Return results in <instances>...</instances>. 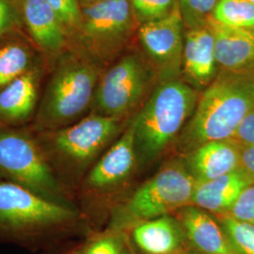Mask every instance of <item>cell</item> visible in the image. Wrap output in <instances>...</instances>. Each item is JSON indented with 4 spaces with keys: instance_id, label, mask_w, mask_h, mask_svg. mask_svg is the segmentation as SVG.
<instances>
[{
    "instance_id": "8992f818",
    "label": "cell",
    "mask_w": 254,
    "mask_h": 254,
    "mask_svg": "<svg viewBox=\"0 0 254 254\" xmlns=\"http://www.w3.org/2000/svg\"><path fill=\"white\" fill-rule=\"evenodd\" d=\"M100 70L94 64L74 60L61 66L46 91L29 128L33 132L56 130L85 117L91 108L100 79Z\"/></svg>"
},
{
    "instance_id": "9a60e30c",
    "label": "cell",
    "mask_w": 254,
    "mask_h": 254,
    "mask_svg": "<svg viewBox=\"0 0 254 254\" xmlns=\"http://www.w3.org/2000/svg\"><path fill=\"white\" fill-rule=\"evenodd\" d=\"M205 25L214 37L218 70H254V29L226 27L211 16Z\"/></svg>"
},
{
    "instance_id": "277c9868",
    "label": "cell",
    "mask_w": 254,
    "mask_h": 254,
    "mask_svg": "<svg viewBox=\"0 0 254 254\" xmlns=\"http://www.w3.org/2000/svg\"><path fill=\"white\" fill-rule=\"evenodd\" d=\"M83 218L75 206L47 200L18 185L0 180V239L22 243L52 239Z\"/></svg>"
},
{
    "instance_id": "3957f363",
    "label": "cell",
    "mask_w": 254,
    "mask_h": 254,
    "mask_svg": "<svg viewBox=\"0 0 254 254\" xmlns=\"http://www.w3.org/2000/svg\"><path fill=\"white\" fill-rule=\"evenodd\" d=\"M200 91L182 77L159 81L141 108L129 120L138 162H154L176 144L190 121Z\"/></svg>"
},
{
    "instance_id": "e0dca14e",
    "label": "cell",
    "mask_w": 254,
    "mask_h": 254,
    "mask_svg": "<svg viewBox=\"0 0 254 254\" xmlns=\"http://www.w3.org/2000/svg\"><path fill=\"white\" fill-rule=\"evenodd\" d=\"M254 183L241 168L216 179L197 183L192 205L213 215L226 214L246 188Z\"/></svg>"
},
{
    "instance_id": "52a82bcc",
    "label": "cell",
    "mask_w": 254,
    "mask_h": 254,
    "mask_svg": "<svg viewBox=\"0 0 254 254\" xmlns=\"http://www.w3.org/2000/svg\"><path fill=\"white\" fill-rule=\"evenodd\" d=\"M0 180L9 182L55 202L75 206L73 196L56 179L29 127L0 125Z\"/></svg>"
},
{
    "instance_id": "f546056e",
    "label": "cell",
    "mask_w": 254,
    "mask_h": 254,
    "mask_svg": "<svg viewBox=\"0 0 254 254\" xmlns=\"http://www.w3.org/2000/svg\"><path fill=\"white\" fill-rule=\"evenodd\" d=\"M14 22V13L6 0H0V35L8 31Z\"/></svg>"
},
{
    "instance_id": "44dd1931",
    "label": "cell",
    "mask_w": 254,
    "mask_h": 254,
    "mask_svg": "<svg viewBox=\"0 0 254 254\" xmlns=\"http://www.w3.org/2000/svg\"><path fill=\"white\" fill-rule=\"evenodd\" d=\"M80 254H132V252L127 234L109 227L90 236L80 249Z\"/></svg>"
},
{
    "instance_id": "9c48e42d",
    "label": "cell",
    "mask_w": 254,
    "mask_h": 254,
    "mask_svg": "<svg viewBox=\"0 0 254 254\" xmlns=\"http://www.w3.org/2000/svg\"><path fill=\"white\" fill-rule=\"evenodd\" d=\"M137 162L135 133L128 122L123 133L91 167L75 191L84 208L82 214L100 210H108L110 214L118 202L117 196L135 173Z\"/></svg>"
},
{
    "instance_id": "2e32d148",
    "label": "cell",
    "mask_w": 254,
    "mask_h": 254,
    "mask_svg": "<svg viewBox=\"0 0 254 254\" xmlns=\"http://www.w3.org/2000/svg\"><path fill=\"white\" fill-rule=\"evenodd\" d=\"M176 218L192 250L202 254H237L215 215L191 204L177 212Z\"/></svg>"
},
{
    "instance_id": "7c38bea8",
    "label": "cell",
    "mask_w": 254,
    "mask_h": 254,
    "mask_svg": "<svg viewBox=\"0 0 254 254\" xmlns=\"http://www.w3.org/2000/svg\"><path fill=\"white\" fill-rule=\"evenodd\" d=\"M215 41L206 25L187 29L185 33L183 79L196 90H204L218 73Z\"/></svg>"
},
{
    "instance_id": "5bb4252c",
    "label": "cell",
    "mask_w": 254,
    "mask_h": 254,
    "mask_svg": "<svg viewBox=\"0 0 254 254\" xmlns=\"http://www.w3.org/2000/svg\"><path fill=\"white\" fill-rule=\"evenodd\" d=\"M196 183L209 181L240 168V144L234 138L213 140L183 154Z\"/></svg>"
},
{
    "instance_id": "d6986e66",
    "label": "cell",
    "mask_w": 254,
    "mask_h": 254,
    "mask_svg": "<svg viewBox=\"0 0 254 254\" xmlns=\"http://www.w3.org/2000/svg\"><path fill=\"white\" fill-rule=\"evenodd\" d=\"M23 10L28 30L39 46L51 51L64 46V25L45 0H24Z\"/></svg>"
},
{
    "instance_id": "1f68e13d",
    "label": "cell",
    "mask_w": 254,
    "mask_h": 254,
    "mask_svg": "<svg viewBox=\"0 0 254 254\" xmlns=\"http://www.w3.org/2000/svg\"><path fill=\"white\" fill-rule=\"evenodd\" d=\"M97 1H101V0H85V2H87V5L93 3V2H97Z\"/></svg>"
},
{
    "instance_id": "4dcf8cb0",
    "label": "cell",
    "mask_w": 254,
    "mask_h": 254,
    "mask_svg": "<svg viewBox=\"0 0 254 254\" xmlns=\"http://www.w3.org/2000/svg\"><path fill=\"white\" fill-rule=\"evenodd\" d=\"M185 254H200V253H199V252H197V251H195V250H192V249H190V251H188L187 253Z\"/></svg>"
},
{
    "instance_id": "ac0fdd59",
    "label": "cell",
    "mask_w": 254,
    "mask_h": 254,
    "mask_svg": "<svg viewBox=\"0 0 254 254\" xmlns=\"http://www.w3.org/2000/svg\"><path fill=\"white\" fill-rule=\"evenodd\" d=\"M38 77L27 72L0 90V125L20 127L36 110Z\"/></svg>"
},
{
    "instance_id": "d6a6232c",
    "label": "cell",
    "mask_w": 254,
    "mask_h": 254,
    "mask_svg": "<svg viewBox=\"0 0 254 254\" xmlns=\"http://www.w3.org/2000/svg\"><path fill=\"white\" fill-rule=\"evenodd\" d=\"M69 254H80V249L79 250H75V251H73V252L70 253Z\"/></svg>"
},
{
    "instance_id": "ffe728a7",
    "label": "cell",
    "mask_w": 254,
    "mask_h": 254,
    "mask_svg": "<svg viewBox=\"0 0 254 254\" xmlns=\"http://www.w3.org/2000/svg\"><path fill=\"white\" fill-rule=\"evenodd\" d=\"M211 17L226 27L254 29V5L247 0H218Z\"/></svg>"
},
{
    "instance_id": "5b68a950",
    "label": "cell",
    "mask_w": 254,
    "mask_h": 254,
    "mask_svg": "<svg viewBox=\"0 0 254 254\" xmlns=\"http://www.w3.org/2000/svg\"><path fill=\"white\" fill-rule=\"evenodd\" d=\"M196 184L183 158L169 162L112 209L109 227L127 234L138 223L179 212L192 204Z\"/></svg>"
},
{
    "instance_id": "d4e9b609",
    "label": "cell",
    "mask_w": 254,
    "mask_h": 254,
    "mask_svg": "<svg viewBox=\"0 0 254 254\" xmlns=\"http://www.w3.org/2000/svg\"><path fill=\"white\" fill-rule=\"evenodd\" d=\"M138 27L162 18L173 9L177 0H129Z\"/></svg>"
},
{
    "instance_id": "6da1fadb",
    "label": "cell",
    "mask_w": 254,
    "mask_h": 254,
    "mask_svg": "<svg viewBox=\"0 0 254 254\" xmlns=\"http://www.w3.org/2000/svg\"><path fill=\"white\" fill-rule=\"evenodd\" d=\"M128 122L91 112L70 126L34 133L56 179L74 198L85 175Z\"/></svg>"
},
{
    "instance_id": "603a6c76",
    "label": "cell",
    "mask_w": 254,
    "mask_h": 254,
    "mask_svg": "<svg viewBox=\"0 0 254 254\" xmlns=\"http://www.w3.org/2000/svg\"><path fill=\"white\" fill-rule=\"evenodd\" d=\"M28 55L21 46L0 48V90L22 74L27 73Z\"/></svg>"
},
{
    "instance_id": "484cf974",
    "label": "cell",
    "mask_w": 254,
    "mask_h": 254,
    "mask_svg": "<svg viewBox=\"0 0 254 254\" xmlns=\"http://www.w3.org/2000/svg\"><path fill=\"white\" fill-rule=\"evenodd\" d=\"M64 26H80L82 10L77 0H45Z\"/></svg>"
},
{
    "instance_id": "83f0119b",
    "label": "cell",
    "mask_w": 254,
    "mask_h": 254,
    "mask_svg": "<svg viewBox=\"0 0 254 254\" xmlns=\"http://www.w3.org/2000/svg\"><path fill=\"white\" fill-rule=\"evenodd\" d=\"M233 138L240 145L254 146V109L243 120Z\"/></svg>"
},
{
    "instance_id": "8fae6325",
    "label": "cell",
    "mask_w": 254,
    "mask_h": 254,
    "mask_svg": "<svg viewBox=\"0 0 254 254\" xmlns=\"http://www.w3.org/2000/svg\"><path fill=\"white\" fill-rule=\"evenodd\" d=\"M129 0H101L86 5L80 26L90 46L101 52L124 46L136 28Z\"/></svg>"
},
{
    "instance_id": "ba28073f",
    "label": "cell",
    "mask_w": 254,
    "mask_h": 254,
    "mask_svg": "<svg viewBox=\"0 0 254 254\" xmlns=\"http://www.w3.org/2000/svg\"><path fill=\"white\" fill-rule=\"evenodd\" d=\"M158 82L157 74L144 55H126L101 74L91 112L129 121Z\"/></svg>"
},
{
    "instance_id": "836d02e7",
    "label": "cell",
    "mask_w": 254,
    "mask_h": 254,
    "mask_svg": "<svg viewBox=\"0 0 254 254\" xmlns=\"http://www.w3.org/2000/svg\"><path fill=\"white\" fill-rule=\"evenodd\" d=\"M247 1H249L250 3H252L253 5H254V0H247Z\"/></svg>"
},
{
    "instance_id": "4fadbf2b",
    "label": "cell",
    "mask_w": 254,
    "mask_h": 254,
    "mask_svg": "<svg viewBox=\"0 0 254 254\" xmlns=\"http://www.w3.org/2000/svg\"><path fill=\"white\" fill-rule=\"evenodd\" d=\"M128 232L139 254H185L191 249L179 219L173 215L146 220Z\"/></svg>"
},
{
    "instance_id": "7402d4cb",
    "label": "cell",
    "mask_w": 254,
    "mask_h": 254,
    "mask_svg": "<svg viewBox=\"0 0 254 254\" xmlns=\"http://www.w3.org/2000/svg\"><path fill=\"white\" fill-rule=\"evenodd\" d=\"M237 254H254V225L228 214L215 215Z\"/></svg>"
},
{
    "instance_id": "cb8c5ba5",
    "label": "cell",
    "mask_w": 254,
    "mask_h": 254,
    "mask_svg": "<svg viewBox=\"0 0 254 254\" xmlns=\"http://www.w3.org/2000/svg\"><path fill=\"white\" fill-rule=\"evenodd\" d=\"M218 2V0H178L186 29L204 26Z\"/></svg>"
},
{
    "instance_id": "7a4b0ae2",
    "label": "cell",
    "mask_w": 254,
    "mask_h": 254,
    "mask_svg": "<svg viewBox=\"0 0 254 254\" xmlns=\"http://www.w3.org/2000/svg\"><path fill=\"white\" fill-rule=\"evenodd\" d=\"M254 109V70H219L215 79L200 91L176 145L185 154L209 141L233 138Z\"/></svg>"
},
{
    "instance_id": "f1b7e54d",
    "label": "cell",
    "mask_w": 254,
    "mask_h": 254,
    "mask_svg": "<svg viewBox=\"0 0 254 254\" xmlns=\"http://www.w3.org/2000/svg\"><path fill=\"white\" fill-rule=\"evenodd\" d=\"M240 168L254 182V146L240 145Z\"/></svg>"
},
{
    "instance_id": "30bf717a",
    "label": "cell",
    "mask_w": 254,
    "mask_h": 254,
    "mask_svg": "<svg viewBox=\"0 0 254 254\" xmlns=\"http://www.w3.org/2000/svg\"><path fill=\"white\" fill-rule=\"evenodd\" d=\"M185 29L178 0L169 14L137 27L143 55L159 81L180 77Z\"/></svg>"
},
{
    "instance_id": "4316f807",
    "label": "cell",
    "mask_w": 254,
    "mask_h": 254,
    "mask_svg": "<svg viewBox=\"0 0 254 254\" xmlns=\"http://www.w3.org/2000/svg\"><path fill=\"white\" fill-rule=\"evenodd\" d=\"M226 214L254 225V183L246 188Z\"/></svg>"
}]
</instances>
